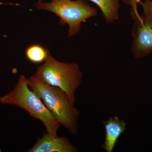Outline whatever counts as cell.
<instances>
[{
    "instance_id": "obj_10",
    "label": "cell",
    "mask_w": 152,
    "mask_h": 152,
    "mask_svg": "<svg viewBox=\"0 0 152 152\" xmlns=\"http://www.w3.org/2000/svg\"><path fill=\"white\" fill-rule=\"evenodd\" d=\"M143 9V14L141 17L145 19H152V0H146L143 3H141Z\"/></svg>"
},
{
    "instance_id": "obj_1",
    "label": "cell",
    "mask_w": 152,
    "mask_h": 152,
    "mask_svg": "<svg viewBox=\"0 0 152 152\" xmlns=\"http://www.w3.org/2000/svg\"><path fill=\"white\" fill-rule=\"evenodd\" d=\"M27 80L28 85L50 111L61 125L71 134L78 131L79 111L74 107L66 94L62 90L45 83L34 76Z\"/></svg>"
},
{
    "instance_id": "obj_3",
    "label": "cell",
    "mask_w": 152,
    "mask_h": 152,
    "mask_svg": "<svg viewBox=\"0 0 152 152\" xmlns=\"http://www.w3.org/2000/svg\"><path fill=\"white\" fill-rule=\"evenodd\" d=\"M34 76L45 83L62 90L74 105L75 91L81 84L83 78L77 64L58 61L48 49L46 59L42 65L38 67Z\"/></svg>"
},
{
    "instance_id": "obj_13",
    "label": "cell",
    "mask_w": 152,
    "mask_h": 152,
    "mask_svg": "<svg viewBox=\"0 0 152 152\" xmlns=\"http://www.w3.org/2000/svg\"><path fill=\"white\" fill-rule=\"evenodd\" d=\"M138 1H139L141 2V1H140V0H138Z\"/></svg>"
},
{
    "instance_id": "obj_6",
    "label": "cell",
    "mask_w": 152,
    "mask_h": 152,
    "mask_svg": "<svg viewBox=\"0 0 152 152\" xmlns=\"http://www.w3.org/2000/svg\"><path fill=\"white\" fill-rule=\"evenodd\" d=\"M78 150L65 137H53L44 132L28 152H76Z\"/></svg>"
},
{
    "instance_id": "obj_7",
    "label": "cell",
    "mask_w": 152,
    "mask_h": 152,
    "mask_svg": "<svg viewBox=\"0 0 152 152\" xmlns=\"http://www.w3.org/2000/svg\"><path fill=\"white\" fill-rule=\"evenodd\" d=\"M105 130V139L102 148L107 152H113L120 136L126 130V124L116 116L109 118L104 121Z\"/></svg>"
},
{
    "instance_id": "obj_9",
    "label": "cell",
    "mask_w": 152,
    "mask_h": 152,
    "mask_svg": "<svg viewBox=\"0 0 152 152\" xmlns=\"http://www.w3.org/2000/svg\"><path fill=\"white\" fill-rule=\"evenodd\" d=\"M48 49H45L39 45H33L26 50V56L30 62L35 64L45 62L48 56Z\"/></svg>"
},
{
    "instance_id": "obj_2",
    "label": "cell",
    "mask_w": 152,
    "mask_h": 152,
    "mask_svg": "<svg viewBox=\"0 0 152 152\" xmlns=\"http://www.w3.org/2000/svg\"><path fill=\"white\" fill-rule=\"evenodd\" d=\"M0 102L23 109L31 116L42 122L48 134L58 136L57 131L61 125L41 99L30 89L24 75L20 76L14 89L0 98Z\"/></svg>"
},
{
    "instance_id": "obj_4",
    "label": "cell",
    "mask_w": 152,
    "mask_h": 152,
    "mask_svg": "<svg viewBox=\"0 0 152 152\" xmlns=\"http://www.w3.org/2000/svg\"><path fill=\"white\" fill-rule=\"evenodd\" d=\"M36 7L53 13L59 18L60 24L68 25L69 37L76 35L82 23L98 15L97 10L84 0H51L37 3Z\"/></svg>"
},
{
    "instance_id": "obj_11",
    "label": "cell",
    "mask_w": 152,
    "mask_h": 152,
    "mask_svg": "<svg viewBox=\"0 0 152 152\" xmlns=\"http://www.w3.org/2000/svg\"><path fill=\"white\" fill-rule=\"evenodd\" d=\"M125 5L130 6L131 7H137V4H140V2L138 0H120Z\"/></svg>"
},
{
    "instance_id": "obj_8",
    "label": "cell",
    "mask_w": 152,
    "mask_h": 152,
    "mask_svg": "<svg viewBox=\"0 0 152 152\" xmlns=\"http://www.w3.org/2000/svg\"><path fill=\"white\" fill-rule=\"evenodd\" d=\"M99 7L108 24L120 19V0H89Z\"/></svg>"
},
{
    "instance_id": "obj_12",
    "label": "cell",
    "mask_w": 152,
    "mask_h": 152,
    "mask_svg": "<svg viewBox=\"0 0 152 152\" xmlns=\"http://www.w3.org/2000/svg\"><path fill=\"white\" fill-rule=\"evenodd\" d=\"M44 1H45V0H38L37 3L42 2H43Z\"/></svg>"
},
{
    "instance_id": "obj_5",
    "label": "cell",
    "mask_w": 152,
    "mask_h": 152,
    "mask_svg": "<svg viewBox=\"0 0 152 152\" xmlns=\"http://www.w3.org/2000/svg\"><path fill=\"white\" fill-rule=\"evenodd\" d=\"M134 21L131 50L137 59H141L152 53V19L143 18L138 12L131 13Z\"/></svg>"
}]
</instances>
